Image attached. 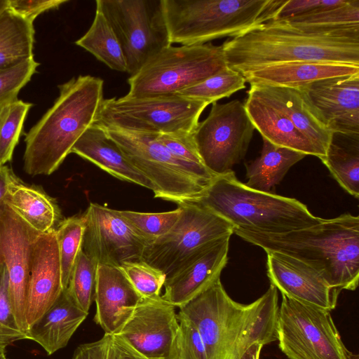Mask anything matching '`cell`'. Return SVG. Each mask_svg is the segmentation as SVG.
<instances>
[{"label":"cell","instance_id":"obj_1","mask_svg":"<svg viewBox=\"0 0 359 359\" xmlns=\"http://www.w3.org/2000/svg\"><path fill=\"white\" fill-rule=\"evenodd\" d=\"M222 46L228 67L243 76L269 65L290 62L359 67V25L321 27L271 20Z\"/></svg>","mask_w":359,"mask_h":359},{"label":"cell","instance_id":"obj_2","mask_svg":"<svg viewBox=\"0 0 359 359\" xmlns=\"http://www.w3.org/2000/svg\"><path fill=\"white\" fill-rule=\"evenodd\" d=\"M278 290L266 292L249 304L233 300L220 278L185 305L177 315L191 322L205 345L207 359H241L255 342L277 341Z\"/></svg>","mask_w":359,"mask_h":359},{"label":"cell","instance_id":"obj_3","mask_svg":"<svg viewBox=\"0 0 359 359\" xmlns=\"http://www.w3.org/2000/svg\"><path fill=\"white\" fill-rule=\"evenodd\" d=\"M242 239L297 259L318 271L339 290H355L359 280V217L350 213L284 233L233 229Z\"/></svg>","mask_w":359,"mask_h":359},{"label":"cell","instance_id":"obj_4","mask_svg":"<svg viewBox=\"0 0 359 359\" xmlns=\"http://www.w3.org/2000/svg\"><path fill=\"white\" fill-rule=\"evenodd\" d=\"M53 104L25 134L23 169L32 176L49 175L62 163L78 140L96 121L104 81L79 75L58 86Z\"/></svg>","mask_w":359,"mask_h":359},{"label":"cell","instance_id":"obj_5","mask_svg":"<svg viewBox=\"0 0 359 359\" xmlns=\"http://www.w3.org/2000/svg\"><path fill=\"white\" fill-rule=\"evenodd\" d=\"M196 203L226 219L234 229L263 233H287L323 220L295 198L247 187L233 170L215 176Z\"/></svg>","mask_w":359,"mask_h":359},{"label":"cell","instance_id":"obj_6","mask_svg":"<svg viewBox=\"0 0 359 359\" xmlns=\"http://www.w3.org/2000/svg\"><path fill=\"white\" fill-rule=\"evenodd\" d=\"M285 0H162L171 44L236 37L273 20Z\"/></svg>","mask_w":359,"mask_h":359},{"label":"cell","instance_id":"obj_7","mask_svg":"<svg viewBox=\"0 0 359 359\" xmlns=\"http://www.w3.org/2000/svg\"><path fill=\"white\" fill-rule=\"evenodd\" d=\"M130 162L154 184V196L179 205L196 203L215 176L205 166L174 156L158 134L102 127Z\"/></svg>","mask_w":359,"mask_h":359},{"label":"cell","instance_id":"obj_8","mask_svg":"<svg viewBox=\"0 0 359 359\" xmlns=\"http://www.w3.org/2000/svg\"><path fill=\"white\" fill-rule=\"evenodd\" d=\"M208 104L178 94L103 99L95 123L154 134L193 133Z\"/></svg>","mask_w":359,"mask_h":359},{"label":"cell","instance_id":"obj_9","mask_svg":"<svg viewBox=\"0 0 359 359\" xmlns=\"http://www.w3.org/2000/svg\"><path fill=\"white\" fill-rule=\"evenodd\" d=\"M222 46H167L148 60L128 83L129 96L175 94L226 69Z\"/></svg>","mask_w":359,"mask_h":359},{"label":"cell","instance_id":"obj_10","mask_svg":"<svg viewBox=\"0 0 359 359\" xmlns=\"http://www.w3.org/2000/svg\"><path fill=\"white\" fill-rule=\"evenodd\" d=\"M276 336L289 359H358L342 341L330 311L282 294Z\"/></svg>","mask_w":359,"mask_h":359},{"label":"cell","instance_id":"obj_11","mask_svg":"<svg viewBox=\"0 0 359 359\" xmlns=\"http://www.w3.org/2000/svg\"><path fill=\"white\" fill-rule=\"evenodd\" d=\"M122 48L126 72L133 75L171 44L162 0H97Z\"/></svg>","mask_w":359,"mask_h":359},{"label":"cell","instance_id":"obj_12","mask_svg":"<svg viewBox=\"0 0 359 359\" xmlns=\"http://www.w3.org/2000/svg\"><path fill=\"white\" fill-rule=\"evenodd\" d=\"M178 206L182 212L177 222L166 234L147 245L141 257L166 278L196 252L233 233L231 223L198 203Z\"/></svg>","mask_w":359,"mask_h":359},{"label":"cell","instance_id":"obj_13","mask_svg":"<svg viewBox=\"0 0 359 359\" xmlns=\"http://www.w3.org/2000/svg\"><path fill=\"white\" fill-rule=\"evenodd\" d=\"M254 130L244 104L233 100L212 103L192 136L203 165L215 177L232 171L244 158Z\"/></svg>","mask_w":359,"mask_h":359},{"label":"cell","instance_id":"obj_14","mask_svg":"<svg viewBox=\"0 0 359 359\" xmlns=\"http://www.w3.org/2000/svg\"><path fill=\"white\" fill-rule=\"evenodd\" d=\"M179 328L175 306L157 298H142L114 337L140 359H175Z\"/></svg>","mask_w":359,"mask_h":359},{"label":"cell","instance_id":"obj_15","mask_svg":"<svg viewBox=\"0 0 359 359\" xmlns=\"http://www.w3.org/2000/svg\"><path fill=\"white\" fill-rule=\"evenodd\" d=\"M83 215L86 229L82 249L97 265L120 267L141 260L146 244L117 210L90 203Z\"/></svg>","mask_w":359,"mask_h":359},{"label":"cell","instance_id":"obj_16","mask_svg":"<svg viewBox=\"0 0 359 359\" xmlns=\"http://www.w3.org/2000/svg\"><path fill=\"white\" fill-rule=\"evenodd\" d=\"M40 233L3 202L0 203V255L8 276L13 313L20 330L28 331L26 305L33 245Z\"/></svg>","mask_w":359,"mask_h":359},{"label":"cell","instance_id":"obj_17","mask_svg":"<svg viewBox=\"0 0 359 359\" xmlns=\"http://www.w3.org/2000/svg\"><path fill=\"white\" fill-rule=\"evenodd\" d=\"M298 88L333 134L359 137V74L321 79Z\"/></svg>","mask_w":359,"mask_h":359},{"label":"cell","instance_id":"obj_18","mask_svg":"<svg viewBox=\"0 0 359 359\" xmlns=\"http://www.w3.org/2000/svg\"><path fill=\"white\" fill-rule=\"evenodd\" d=\"M266 274L282 294L329 311L334 309L341 290L330 286L308 264L278 252H266Z\"/></svg>","mask_w":359,"mask_h":359},{"label":"cell","instance_id":"obj_19","mask_svg":"<svg viewBox=\"0 0 359 359\" xmlns=\"http://www.w3.org/2000/svg\"><path fill=\"white\" fill-rule=\"evenodd\" d=\"M230 237L221 238L189 257L166 278L161 297L180 308L219 279L228 262Z\"/></svg>","mask_w":359,"mask_h":359},{"label":"cell","instance_id":"obj_20","mask_svg":"<svg viewBox=\"0 0 359 359\" xmlns=\"http://www.w3.org/2000/svg\"><path fill=\"white\" fill-rule=\"evenodd\" d=\"M62 291L59 252L53 229L39 233L32 247L26 305L28 327L53 305Z\"/></svg>","mask_w":359,"mask_h":359},{"label":"cell","instance_id":"obj_21","mask_svg":"<svg viewBox=\"0 0 359 359\" xmlns=\"http://www.w3.org/2000/svg\"><path fill=\"white\" fill-rule=\"evenodd\" d=\"M94 299V321L105 334L114 335L130 318L142 297L120 267L98 264Z\"/></svg>","mask_w":359,"mask_h":359},{"label":"cell","instance_id":"obj_22","mask_svg":"<svg viewBox=\"0 0 359 359\" xmlns=\"http://www.w3.org/2000/svg\"><path fill=\"white\" fill-rule=\"evenodd\" d=\"M266 102L280 110L314 146L321 159L333 133L321 121L299 88L250 83Z\"/></svg>","mask_w":359,"mask_h":359},{"label":"cell","instance_id":"obj_23","mask_svg":"<svg viewBox=\"0 0 359 359\" xmlns=\"http://www.w3.org/2000/svg\"><path fill=\"white\" fill-rule=\"evenodd\" d=\"M71 153L94 163L112 176L151 190V182L128 158L105 130L94 123L73 146Z\"/></svg>","mask_w":359,"mask_h":359},{"label":"cell","instance_id":"obj_24","mask_svg":"<svg viewBox=\"0 0 359 359\" xmlns=\"http://www.w3.org/2000/svg\"><path fill=\"white\" fill-rule=\"evenodd\" d=\"M243 104L255 129L262 138L276 146L319 158L316 149L290 118L262 99L252 87Z\"/></svg>","mask_w":359,"mask_h":359},{"label":"cell","instance_id":"obj_25","mask_svg":"<svg viewBox=\"0 0 359 359\" xmlns=\"http://www.w3.org/2000/svg\"><path fill=\"white\" fill-rule=\"evenodd\" d=\"M359 74V67L333 62H290L278 63L250 72L246 82L298 88L314 81Z\"/></svg>","mask_w":359,"mask_h":359},{"label":"cell","instance_id":"obj_26","mask_svg":"<svg viewBox=\"0 0 359 359\" xmlns=\"http://www.w3.org/2000/svg\"><path fill=\"white\" fill-rule=\"evenodd\" d=\"M88 314L65 289L53 305L29 327L27 339L36 341L48 355H52L67 345Z\"/></svg>","mask_w":359,"mask_h":359},{"label":"cell","instance_id":"obj_27","mask_svg":"<svg viewBox=\"0 0 359 359\" xmlns=\"http://www.w3.org/2000/svg\"><path fill=\"white\" fill-rule=\"evenodd\" d=\"M2 202L40 233L55 229L62 221L60 210L54 198L15 175L8 184Z\"/></svg>","mask_w":359,"mask_h":359},{"label":"cell","instance_id":"obj_28","mask_svg":"<svg viewBox=\"0 0 359 359\" xmlns=\"http://www.w3.org/2000/svg\"><path fill=\"white\" fill-rule=\"evenodd\" d=\"M259 156L245 163L247 187L264 192H270L278 184L290 168L306 155L273 144L262 138Z\"/></svg>","mask_w":359,"mask_h":359},{"label":"cell","instance_id":"obj_29","mask_svg":"<svg viewBox=\"0 0 359 359\" xmlns=\"http://www.w3.org/2000/svg\"><path fill=\"white\" fill-rule=\"evenodd\" d=\"M32 22L8 6L0 12V70L34 57Z\"/></svg>","mask_w":359,"mask_h":359},{"label":"cell","instance_id":"obj_30","mask_svg":"<svg viewBox=\"0 0 359 359\" xmlns=\"http://www.w3.org/2000/svg\"><path fill=\"white\" fill-rule=\"evenodd\" d=\"M358 139L333 134L320 159L339 185L356 198L359 197Z\"/></svg>","mask_w":359,"mask_h":359},{"label":"cell","instance_id":"obj_31","mask_svg":"<svg viewBox=\"0 0 359 359\" xmlns=\"http://www.w3.org/2000/svg\"><path fill=\"white\" fill-rule=\"evenodd\" d=\"M113 70L126 72V64L119 41L107 18L96 8L89 29L75 41Z\"/></svg>","mask_w":359,"mask_h":359},{"label":"cell","instance_id":"obj_32","mask_svg":"<svg viewBox=\"0 0 359 359\" xmlns=\"http://www.w3.org/2000/svg\"><path fill=\"white\" fill-rule=\"evenodd\" d=\"M246 80L239 72L229 67L177 94L208 104L229 97L234 93L245 88Z\"/></svg>","mask_w":359,"mask_h":359},{"label":"cell","instance_id":"obj_33","mask_svg":"<svg viewBox=\"0 0 359 359\" xmlns=\"http://www.w3.org/2000/svg\"><path fill=\"white\" fill-rule=\"evenodd\" d=\"M85 229L83 214L62 220L55 229L63 290L68 286L74 264L82 250Z\"/></svg>","mask_w":359,"mask_h":359},{"label":"cell","instance_id":"obj_34","mask_svg":"<svg viewBox=\"0 0 359 359\" xmlns=\"http://www.w3.org/2000/svg\"><path fill=\"white\" fill-rule=\"evenodd\" d=\"M32 105L18 98L0 104V165L11 161Z\"/></svg>","mask_w":359,"mask_h":359},{"label":"cell","instance_id":"obj_35","mask_svg":"<svg viewBox=\"0 0 359 359\" xmlns=\"http://www.w3.org/2000/svg\"><path fill=\"white\" fill-rule=\"evenodd\" d=\"M130 229L149 245L166 234L175 224L182 212L180 206L163 212H139L118 210Z\"/></svg>","mask_w":359,"mask_h":359},{"label":"cell","instance_id":"obj_36","mask_svg":"<svg viewBox=\"0 0 359 359\" xmlns=\"http://www.w3.org/2000/svg\"><path fill=\"white\" fill-rule=\"evenodd\" d=\"M97 266L82 249L76 257L66 288L76 305L88 313L94 297Z\"/></svg>","mask_w":359,"mask_h":359},{"label":"cell","instance_id":"obj_37","mask_svg":"<svg viewBox=\"0 0 359 359\" xmlns=\"http://www.w3.org/2000/svg\"><path fill=\"white\" fill-rule=\"evenodd\" d=\"M298 26L334 27L359 25V0H348L340 6L316 13L283 19Z\"/></svg>","mask_w":359,"mask_h":359},{"label":"cell","instance_id":"obj_38","mask_svg":"<svg viewBox=\"0 0 359 359\" xmlns=\"http://www.w3.org/2000/svg\"><path fill=\"white\" fill-rule=\"evenodd\" d=\"M120 268L142 298L161 297V291L166 279L161 270L142 260L126 262Z\"/></svg>","mask_w":359,"mask_h":359},{"label":"cell","instance_id":"obj_39","mask_svg":"<svg viewBox=\"0 0 359 359\" xmlns=\"http://www.w3.org/2000/svg\"><path fill=\"white\" fill-rule=\"evenodd\" d=\"M39 65L32 57L0 70V104L17 99L20 90L30 81Z\"/></svg>","mask_w":359,"mask_h":359},{"label":"cell","instance_id":"obj_40","mask_svg":"<svg viewBox=\"0 0 359 359\" xmlns=\"http://www.w3.org/2000/svg\"><path fill=\"white\" fill-rule=\"evenodd\" d=\"M179 328L175 344V359H207L204 343L196 326L177 315Z\"/></svg>","mask_w":359,"mask_h":359},{"label":"cell","instance_id":"obj_41","mask_svg":"<svg viewBox=\"0 0 359 359\" xmlns=\"http://www.w3.org/2000/svg\"><path fill=\"white\" fill-rule=\"evenodd\" d=\"M348 0H285L273 20L305 15L344 5Z\"/></svg>","mask_w":359,"mask_h":359},{"label":"cell","instance_id":"obj_42","mask_svg":"<svg viewBox=\"0 0 359 359\" xmlns=\"http://www.w3.org/2000/svg\"><path fill=\"white\" fill-rule=\"evenodd\" d=\"M192 134H158V137L160 142L176 157L189 163L203 165L195 146Z\"/></svg>","mask_w":359,"mask_h":359},{"label":"cell","instance_id":"obj_43","mask_svg":"<svg viewBox=\"0 0 359 359\" xmlns=\"http://www.w3.org/2000/svg\"><path fill=\"white\" fill-rule=\"evenodd\" d=\"M86 346L88 359H140L111 334H104L100 339L86 344Z\"/></svg>","mask_w":359,"mask_h":359},{"label":"cell","instance_id":"obj_44","mask_svg":"<svg viewBox=\"0 0 359 359\" xmlns=\"http://www.w3.org/2000/svg\"><path fill=\"white\" fill-rule=\"evenodd\" d=\"M0 325L12 333L25 336L27 339L26 334L18 328L13 313L8 276L4 263L0 265Z\"/></svg>","mask_w":359,"mask_h":359},{"label":"cell","instance_id":"obj_45","mask_svg":"<svg viewBox=\"0 0 359 359\" xmlns=\"http://www.w3.org/2000/svg\"><path fill=\"white\" fill-rule=\"evenodd\" d=\"M67 0H8V7L34 22L36 17L49 10L57 8Z\"/></svg>","mask_w":359,"mask_h":359},{"label":"cell","instance_id":"obj_46","mask_svg":"<svg viewBox=\"0 0 359 359\" xmlns=\"http://www.w3.org/2000/svg\"><path fill=\"white\" fill-rule=\"evenodd\" d=\"M14 176L8 166L0 165V203H2L7 187Z\"/></svg>","mask_w":359,"mask_h":359},{"label":"cell","instance_id":"obj_47","mask_svg":"<svg viewBox=\"0 0 359 359\" xmlns=\"http://www.w3.org/2000/svg\"><path fill=\"white\" fill-rule=\"evenodd\" d=\"M25 336L12 333L0 325V347L6 348L15 341L25 339Z\"/></svg>","mask_w":359,"mask_h":359},{"label":"cell","instance_id":"obj_48","mask_svg":"<svg viewBox=\"0 0 359 359\" xmlns=\"http://www.w3.org/2000/svg\"><path fill=\"white\" fill-rule=\"evenodd\" d=\"M72 359H88L86 344L80 345L73 355Z\"/></svg>","mask_w":359,"mask_h":359},{"label":"cell","instance_id":"obj_49","mask_svg":"<svg viewBox=\"0 0 359 359\" xmlns=\"http://www.w3.org/2000/svg\"><path fill=\"white\" fill-rule=\"evenodd\" d=\"M8 6V0H0V12Z\"/></svg>","mask_w":359,"mask_h":359},{"label":"cell","instance_id":"obj_50","mask_svg":"<svg viewBox=\"0 0 359 359\" xmlns=\"http://www.w3.org/2000/svg\"><path fill=\"white\" fill-rule=\"evenodd\" d=\"M0 359H8L6 355V348L0 347Z\"/></svg>","mask_w":359,"mask_h":359},{"label":"cell","instance_id":"obj_51","mask_svg":"<svg viewBox=\"0 0 359 359\" xmlns=\"http://www.w3.org/2000/svg\"><path fill=\"white\" fill-rule=\"evenodd\" d=\"M2 263H3V262H2L1 259V255H0V265H1Z\"/></svg>","mask_w":359,"mask_h":359}]
</instances>
